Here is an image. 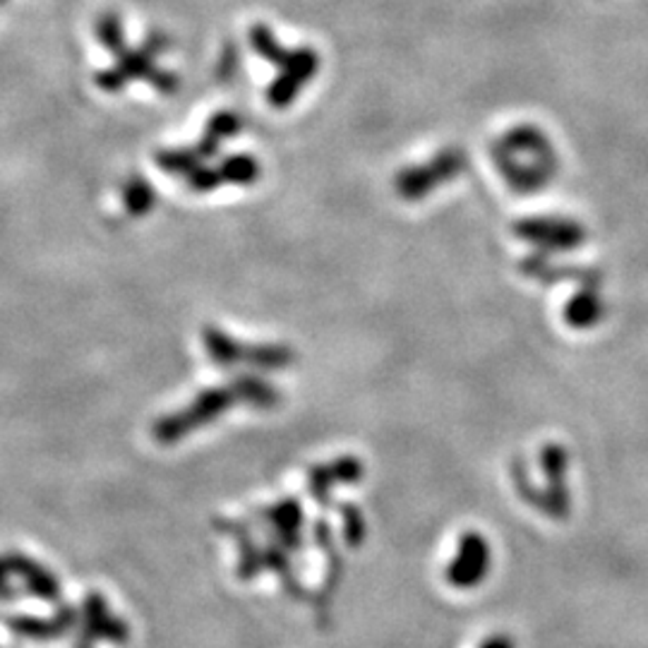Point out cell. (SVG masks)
<instances>
[{
	"label": "cell",
	"mask_w": 648,
	"mask_h": 648,
	"mask_svg": "<svg viewBox=\"0 0 648 648\" xmlns=\"http://www.w3.org/2000/svg\"><path fill=\"white\" fill-rule=\"evenodd\" d=\"M243 128V120L234 114V111H222V114H216L212 120H209V126L205 130V137L199 140V145L195 147L197 151V157L199 159H209L214 157V151L219 149V145L224 140H228V137H234L238 130Z\"/></svg>",
	"instance_id": "52a82bcc"
},
{
	"label": "cell",
	"mask_w": 648,
	"mask_h": 648,
	"mask_svg": "<svg viewBox=\"0 0 648 648\" xmlns=\"http://www.w3.org/2000/svg\"><path fill=\"white\" fill-rule=\"evenodd\" d=\"M517 236L529 240L543 253H567L583 243V228L572 219L546 216V219H529L517 226Z\"/></svg>",
	"instance_id": "5b68a950"
},
{
	"label": "cell",
	"mask_w": 648,
	"mask_h": 648,
	"mask_svg": "<svg viewBox=\"0 0 648 648\" xmlns=\"http://www.w3.org/2000/svg\"><path fill=\"white\" fill-rule=\"evenodd\" d=\"M168 37L161 32H151L145 41L143 49H122L118 53L116 68L101 70L97 75V87L104 91H120L132 80H147L154 85V89L161 95H174L178 89V77L168 70H159L154 66V58L168 49Z\"/></svg>",
	"instance_id": "7a4b0ae2"
},
{
	"label": "cell",
	"mask_w": 648,
	"mask_h": 648,
	"mask_svg": "<svg viewBox=\"0 0 648 648\" xmlns=\"http://www.w3.org/2000/svg\"><path fill=\"white\" fill-rule=\"evenodd\" d=\"M320 70V58L313 49H296V51H288L284 63L279 66V77L272 82L269 91H267V99L274 108H286L296 97L301 95V89L313 80Z\"/></svg>",
	"instance_id": "277c9868"
},
{
	"label": "cell",
	"mask_w": 648,
	"mask_h": 648,
	"mask_svg": "<svg viewBox=\"0 0 648 648\" xmlns=\"http://www.w3.org/2000/svg\"><path fill=\"white\" fill-rule=\"evenodd\" d=\"M490 546L481 533H467L461 538L459 554L450 567V581L459 589H473L490 572Z\"/></svg>",
	"instance_id": "8992f818"
},
{
	"label": "cell",
	"mask_w": 648,
	"mask_h": 648,
	"mask_svg": "<svg viewBox=\"0 0 648 648\" xmlns=\"http://www.w3.org/2000/svg\"><path fill=\"white\" fill-rule=\"evenodd\" d=\"M492 157H495L507 183L523 193L548 185L554 176V166H558L548 135L529 126L504 132L492 147Z\"/></svg>",
	"instance_id": "6da1fadb"
},
{
	"label": "cell",
	"mask_w": 648,
	"mask_h": 648,
	"mask_svg": "<svg viewBox=\"0 0 648 648\" xmlns=\"http://www.w3.org/2000/svg\"><path fill=\"white\" fill-rule=\"evenodd\" d=\"M219 176L226 183H236V185H251L259 176V164L253 159L251 154H236V157H228L222 168Z\"/></svg>",
	"instance_id": "9c48e42d"
},
{
	"label": "cell",
	"mask_w": 648,
	"mask_h": 648,
	"mask_svg": "<svg viewBox=\"0 0 648 648\" xmlns=\"http://www.w3.org/2000/svg\"><path fill=\"white\" fill-rule=\"evenodd\" d=\"M126 205L132 209V212H143L151 205V199H154V193H151V185L143 178H132L128 185H126Z\"/></svg>",
	"instance_id": "4fadbf2b"
},
{
	"label": "cell",
	"mask_w": 648,
	"mask_h": 648,
	"mask_svg": "<svg viewBox=\"0 0 648 648\" xmlns=\"http://www.w3.org/2000/svg\"><path fill=\"white\" fill-rule=\"evenodd\" d=\"M603 315H606L603 301L598 298V293L593 286L586 288L583 293H579L577 298L569 301L567 311H564L567 322L572 324L575 330H589V327H593L596 322H600V317Z\"/></svg>",
	"instance_id": "ba28073f"
},
{
	"label": "cell",
	"mask_w": 648,
	"mask_h": 648,
	"mask_svg": "<svg viewBox=\"0 0 648 648\" xmlns=\"http://www.w3.org/2000/svg\"><path fill=\"white\" fill-rule=\"evenodd\" d=\"M97 35H99V41L111 53L118 56L122 49H126V41H122V24L118 20V14H114V12L101 14L99 22H97Z\"/></svg>",
	"instance_id": "7c38bea8"
},
{
	"label": "cell",
	"mask_w": 648,
	"mask_h": 648,
	"mask_svg": "<svg viewBox=\"0 0 648 648\" xmlns=\"http://www.w3.org/2000/svg\"><path fill=\"white\" fill-rule=\"evenodd\" d=\"M464 164L467 159L459 149H444L428 164L401 171V176L396 178V190L406 199H423L425 195H430V190H435L440 185L456 178Z\"/></svg>",
	"instance_id": "3957f363"
},
{
	"label": "cell",
	"mask_w": 648,
	"mask_h": 648,
	"mask_svg": "<svg viewBox=\"0 0 648 648\" xmlns=\"http://www.w3.org/2000/svg\"><path fill=\"white\" fill-rule=\"evenodd\" d=\"M157 164L166 174L190 176L193 171H197L203 159L197 157L195 149H164L157 154Z\"/></svg>",
	"instance_id": "30bf717a"
},
{
	"label": "cell",
	"mask_w": 648,
	"mask_h": 648,
	"mask_svg": "<svg viewBox=\"0 0 648 648\" xmlns=\"http://www.w3.org/2000/svg\"><path fill=\"white\" fill-rule=\"evenodd\" d=\"M251 43H253V49L265 58V60H269L272 66H276L279 68L282 63H284V58H286V49L284 46L276 41V37H274V32L272 29L267 27V24H255L253 29H251Z\"/></svg>",
	"instance_id": "8fae6325"
}]
</instances>
